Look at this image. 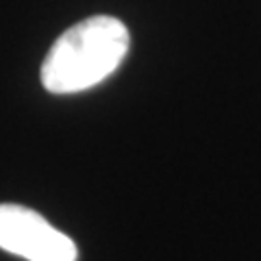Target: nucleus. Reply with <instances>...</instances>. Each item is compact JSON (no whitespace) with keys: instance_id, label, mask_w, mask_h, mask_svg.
Wrapping results in <instances>:
<instances>
[{"instance_id":"1","label":"nucleus","mask_w":261,"mask_h":261,"mask_svg":"<svg viewBox=\"0 0 261 261\" xmlns=\"http://www.w3.org/2000/svg\"><path fill=\"white\" fill-rule=\"evenodd\" d=\"M128 29L111 15H92L70 27L42 63V85L53 94H76L102 83L124 61Z\"/></svg>"},{"instance_id":"2","label":"nucleus","mask_w":261,"mask_h":261,"mask_svg":"<svg viewBox=\"0 0 261 261\" xmlns=\"http://www.w3.org/2000/svg\"><path fill=\"white\" fill-rule=\"evenodd\" d=\"M0 248L29 261H76V244L44 216L22 205H0Z\"/></svg>"}]
</instances>
